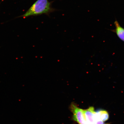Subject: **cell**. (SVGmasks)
I'll return each mask as SVG.
<instances>
[{"label":"cell","mask_w":124,"mask_h":124,"mask_svg":"<svg viewBox=\"0 0 124 124\" xmlns=\"http://www.w3.org/2000/svg\"><path fill=\"white\" fill-rule=\"evenodd\" d=\"M85 117L88 124H105L94 111L93 107H90L84 110Z\"/></svg>","instance_id":"3"},{"label":"cell","mask_w":124,"mask_h":124,"mask_svg":"<svg viewBox=\"0 0 124 124\" xmlns=\"http://www.w3.org/2000/svg\"><path fill=\"white\" fill-rule=\"evenodd\" d=\"M53 2L49 1L48 0H37L25 13L16 18H25L43 14L49 16L50 13L57 10L52 7V4Z\"/></svg>","instance_id":"1"},{"label":"cell","mask_w":124,"mask_h":124,"mask_svg":"<svg viewBox=\"0 0 124 124\" xmlns=\"http://www.w3.org/2000/svg\"><path fill=\"white\" fill-rule=\"evenodd\" d=\"M70 108L72 113V120L78 124H88L85 117L84 109L79 108L73 102L71 103Z\"/></svg>","instance_id":"2"},{"label":"cell","mask_w":124,"mask_h":124,"mask_svg":"<svg viewBox=\"0 0 124 124\" xmlns=\"http://www.w3.org/2000/svg\"><path fill=\"white\" fill-rule=\"evenodd\" d=\"M115 29L112 31L115 33L120 39L124 42V29L121 26L118 22H114Z\"/></svg>","instance_id":"4"},{"label":"cell","mask_w":124,"mask_h":124,"mask_svg":"<svg viewBox=\"0 0 124 124\" xmlns=\"http://www.w3.org/2000/svg\"><path fill=\"white\" fill-rule=\"evenodd\" d=\"M96 112L103 122L106 121L109 119V114L107 111L105 110H100L96 111Z\"/></svg>","instance_id":"5"}]
</instances>
